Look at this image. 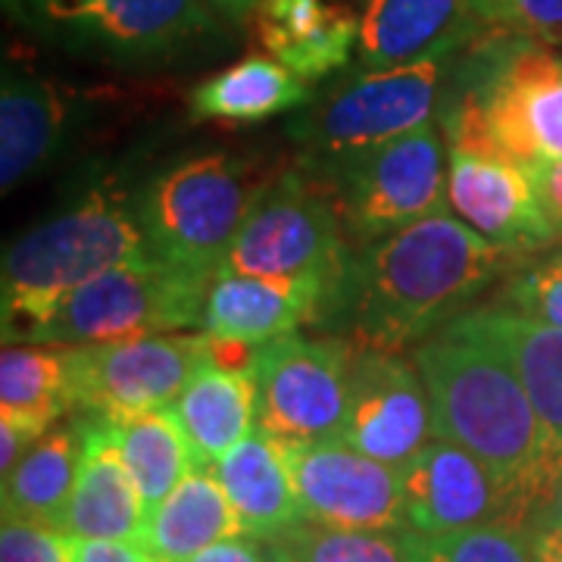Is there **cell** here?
<instances>
[{
    "label": "cell",
    "instance_id": "obj_28",
    "mask_svg": "<svg viewBox=\"0 0 562 562\" xmlns=\"http://www.w3.org/2000/svg\"><path fill=\"white\" fill-rule=\"evenodd\" d=\"M69 409H76L69 344H3L0 419L44 435Z\"/></svg>",
    "mask_w": 562,
    "mask_h": 562
},
{
    "label": "cell",
    "instance_id": "obj_2",
    "mask_svg": "<svg viewBox=\"0 0 562 562\" xmlns=\"http://www.w3.org/2000/svg\"><path fill=\"white\" fill-rule=\"evenodd\" d=\"M413 360L431 403L435 435L465 447L494 472L525 525L560 482L541 419L494 344L450 322L416 344Z\"/></svg>",
    "mask_w": 562,
    "mask_h": 562
},
{
    "label": "cell",
    "instance_id": "obj_15",
    "mask_svg": "<svg viewBox=\"0 0 562 562\" xmlns=\"http://www.w3.org/2000/svg\"><path fill=\"white\" fill-rule=\"evenodd\" d=\"M447 201L465 225L509 257L560 241L528 166L513 157L447 147Z\"/></svg>",
    "mask_w": 562,
    "mask_h": 562
},
{
    "label": "cell",
    "instance_id": "obj_20",
    "mask_svg": "<svg viewBox=\"0 0 562 562\" xmlns=\"http://www.w3.org/2000/svg\"><path fill=\"white\" fill-rule=\"evenodd\" d=\"M457 322L494 344L503 360L513 366L541 419L550 460L562 475V328L506 306L462 310Z\"/></svg>",
    "mask_w": 562,
    "mask_h": 562
},
{
    "label": "cell",
    "instance_id": "obj_18",
    "mask_svg": "<svg viewBox=\"0 0 562 562\" xmlns=\"http://www.w3.org/2000/svg\"><path fill=\"white\" fill-rule=\"evenodd\" d=\"M487 29L475 0H362L357 57L362 69L450 57Z\"/></svg>",
    "mask_w": 562,
    "mask_h": 562
},
{
    "label": "cell",
    "instance_id": "obj_14",
    "mask_svg": "<svg viewBox=\"0 0 562 562\" xmlns=\"http://www.w3.org/2000/svg\"><path fill=\"white\" fill-rule=\"evenodd\" d=\"M291 462L306 522L331 528H401V469L366 457L341 438L281 443Z\"/></svg>",
    "mask_w": 562,
    "mask_h": 562
},
{
    "label": "cell",
    "instance_id": "obj_23",
    "mask_svg": "<svg viewBox=\"0 0 562 562\" xmlns=\"http://www.w3.org/2000/svg\"><path fill=\"white\" fill-rule=\"evenodd\" d=\"M72 103L54 81L3 72L0 85V188L10 194L60 154Z\"/></svg>",
    "mask_w": 562,
    "mask_h": 562
},
{
    "label": "cell",
    "instance_id": "obj_35",
    "mask_svg": "<svg viewBox=\"0 0 562 562\" xmlns=\"http://www.w3.org/2000/svg\"><path fill=\"white\" fill-rule=\"evenodd\" d=\"M76 562H166L144 541L128 538H79Z\"/></svg>",
    "mask_w": 562,
    "mask_h": 562
},
{
    "label": "cell",
    "instance_id": "obj_17",
    "mask_svg": "<svg viewBox=\"0 0 562 562\" xmlns=\"http://www.w3.org/2000/svg\"><path fill=\"white\" fill-rule=\"evenodd\" d=\"M341 284L325 279H279L216 272L203 303V331L216 338L262 344L331 319Z\"/></svg>",
    "mask_w": 562,
    "mask_h": 562
},
{
    "label": "cell",
    "instance_id": "obj_3",
    "mask_svg": "<svg viewBox=\"0 0 562 562\" xmlns=\"http://www.w3.org/2000/svg\"><path fill=\"white\" fill-rule=\"evenodd\" d=\"M447 147L562 162V57L550 44L487 29L457 66L443 110Z\"/></svg>",
    "mask_w": 562,
    "mask_h": 562
},
{
    "label": "cell",
    "instance_id": "obj_1",
    "mask_svg": "<svg viewBox=\"0 0 562 562\" xmlns=\"http://www.w3.org/2000/svg\"><path fill=\"white\" fill-rule=\"evenodd\" d=\"M506 257L457 213L438 210L350 257L331 319L344 322L357 347L406 350L457 319Z\"/></svg>",
    "mask_w": 562,
    "mask_h": 562
},
{
    "label": "cell",
    "instance_id": "obj_31",
    "mask_svg": "<svg viewBox=\"0 0 562 562\" xmlns=\"http://www.w3.org/2000/svg\"><path fill=\"white\" fill-rule=\"evenodd\" d=\"M438 562H535L528 525L487 522L431 538Z\"/></svg>",
    "mask_w": 562,
    "mask_h": 562
},
{
    "label": "cell",
    "instance_id": "obj_34",
    "mask_svg": "<svg viewBox=\"0 0 562 562\" xmlns=\"http://www.w3.org/2000/svg\"><path fill=\"white\" fill-rule=\"evenodd\" d=\"M491 29L519 38L562 44V0H475Z\"/></svg>",
    "mask_w": 562,
    "mask_h": 562
},
{
    "label": "cell",
    "instance_id": "obj_29",
    "mask_svg": "<svg viewBox=\"0 0 562 562\" xmlns=\"http://www.w3.org/2000/svg\"><path fill=\"white\" fill-rule=\"evenodd\" d=\"M110 425L116 431L122 460L147 503V513L198 469L194 447L188 441L172 406L125 416V419H110Z\"/></svg>",
    "mask_w": 562,
    "mask_h": 562
},
{
    "label": "cell",
    "instance_id": "obj_12",
    "mask_svg": "<svg viewBox=\"0 0 562 562\" xmlns=\"http://www.w3.org/2000/svg\"><path fill=\"white\" fill-rule=\"evenodd\" d=\"M206 357L210 335L203 328L69 344L72 403L103 419L172 406Z\"/></svg>",
    "mask_w": 562,
    "mask_h": 562
},
{
    "label": "cell",
    "instance_id": "obj_10",
    "mask_svg": "<svg viewBox=\"0 0 562 562\" xmlns=\"http://www.w3.org/2000/svg\"><path fill=\"white\" fill-rule=\"evenodd\" d=\"M460 54L431 60L366 69L306 116L297 135L306 138L319 162L379 147L431 122L438 103L447 101Z\"/></svg>",
    "mask_w": 562,
    "mask_h": 562
},
{
    "label": "cell",
    "instance_id": "obj_38",
    "mask_svg": "<svg viewBox=\"0 0 562 562\" xmlns=\"http://www.w3.org/2000/svg\"><path fill=\"white\" fill-rule=\"evenodd\" d=\"M41 435L35 428H25L20 422L0 419V472H13V465L32 450V443L38 441Z\"/></svg>",
    "mask_w": 562,
    "mask_h": 562
},
{
    "label": "cell",
    "instance_id": "obj_19",
    "mask_svg": "<svg viewBox=\"0 0 562 562\" xmlns=\"http://www.w3.org/2000/svg\"><path fill=\"white\" fill-rule=\"evenodd\" d=\"M81 425V460L76 491L63 528L76 538H128L140 541L147 525V503L122 460L110 419L91 416Z\"/></svg>",
    "mask_w": 562,
    "mask_h": 562
},
{
    "label": "cell",
    "instance_id": "obj_21",
    "mask_svg": "<svg viewBox=\"0 0 562 562\" xmlns=\"http://www.w3.org/2000/svg\"><path fill=\"white\" fill-rule=\"evenodd\" d=\"M250 16L262 50L306 81L347 66L360 38V16L341 0H260Z\"/></svg>",
    "mask_w": 562,
    "mask_h": 562
},
{
    "label": "cell",
    "instance_id": "obj_27",
    "mask_svg": "<svg viewBox=\"0 0 562 562\" xmlns=\"http://www.w3.org/2000/svg\"><path fill=\"white\" fill-rule=\"evenodd\" d=\"M310 98L306 79L276 57H247L191 91V113L198 120L260 122L288 113Z\"/></svg>",
    "mask_w": 562,
    "mask_h": 562
},
{
    "label": "cell",
    "instance_id": "obj_26",
    "mask_svg": "<svg viewBox=\"0 0 562 562\" xmlns=\"http://www.w3.org/2000/svg\"><path fill=\"white\" fill-rule=\"evenodd\" d=\"M81 425H50L13 472L3 475V516L60 525L76 491Z\"/></svg>",
    "mask_w": 562,
    "mask_h": 562
},
{
    "label": "cell",
    "instance_id": "obj_42",
    "mask_svg": "<svg viewBox=\"0 0 562 562\" xmlns=\"http://www.w3.org/2000/svg\"><path fill=\"white\" fill-rule=\"evenodd\" d=\"M428 562H438V560H435V553H431V557H428Z\"/></svg>",
    "mask_w": 562,
    "mask_h": 562
},
{
    "label": "cell",
    "instance_id": "obj_6",
    "mask_svg": "<svg viewBox=\"0 0 562 562\" xmlns=\"http://www.w3.org/2000/svg\"><path fill=\"white\" fill-rule=\"evenodd\" d=\"M213 272L147 254L72 291L44 325L38 344H94L203 325Z\"/></svg>",
    "mask_w": 562,
    "mask_h": 562
},
{
    "label": "cell",
    "instance_id": "obj_39",
    "mask_svg": "<svg viewBox=\"0 0 562 562\" xmlns=\"http://www.w3.org/2000/svg\"><path fill=\"white\" fill-rule=\"evenodd\" d=\"M528 541H531L535 562H562L560 525L547 522V519H541V516H535V519L528 522Z\"/></svg>",
    "mask_w": 562,
    "mask_h": 562
},
{
    "label": "cell",
    "instance_id": "obj_33",
    "mask_svg": "<svg viewBox=\"0 0 562 562\" xmlns=\"http://www.w3.org/2000/svg\"><path fill=\"white\" fill-rule=\"evenodd\" d=\"M79 538L60 525L3 516L0 562H76Z\"/></svg>",
    "mask_w": 562,
    "mask_h": 562
},
{
    "label": "cell",
    "instance_id": "obj_16",
    "mask_svg": "<svg viewBox=\"0 0 562 562\" xmlns=\"http://www.w3.org/2000/svg\"><path fill=\"white\" fill-rule=\"evenodd\" d=\"M401 484L406 525L425 538L487 522L525 525L494 472L465 447L438 435L403 462Z\"/></svg>",
    "mask_w": 562,
    "mask_h": 562
},
{
    "label": "cell",
    "instance_id": "obj_9",
    "mask_svg": "<svg viewBox=\"0 0 562 562\" xmlns=\"http://www.w3.org/2000/svg\"><path fill=\"white\" fill-rule=\"evenodd\" d=\"M7 7L41 35L110 60H166L220 32L203 0H7Z\"/></svg>",
    "mask_w": 562,
    "mask_h": 562
},
{
    "label": "cell",
    "instance_id": "obj_7",
    "mask_svg": "<svg viewBox=\"0 0 562 562\" xmlns=\"http://www.w3.org/2000/svg\"><path fill=\"white\" fill-rule=\"evenodd\" d=\"M347 238L328 188L316 176L288 172L266 184L216 272L341 284L353 257Z\"/></svg>",
    "mask_w": 562,
    "mask_h": 562
},
{
    "label": "cell",
    "instance_id": "obj_25",
    "mask_svg": "<svg viewBox=\"0 0 562 562\" xmlns=\"http://www.w3.org/2000/svg\"><path fill=\"white\" fill-rule=\"evenodd\" d=\"M238 535H244L241 516L216 472L194 469L166 501L147 513L140 541L166 562H188L206 547Z\"/></svg>",
    "mask_w": 562,
    "mask_h": 562
},
{
    "label": "cell",
    "instance_id": "obj_13",
    "mask_svg": "<svg viewBox=\"0 0 562 562\" xmlns=\"http://www.w3.org/2000/svg\"><path fill=\"white\" fill-rule=\"evenodd\" d=\"M431 438V403L416 360H406L403 350L353 344L341 441L401 469Z\"/></svg>",
    "mask_w": 562,
    "mask_h": 562
},
{
    "label": "cell",
    "instance_id": "obj_40",
    "mask_svg": "<svg viewBox=\"0 0 562 562\" xmlns=\"http://www.w3.org/2000/svg\"><path fill=\"white\" fill-rule=\"evenodd\" d=\"M213 13H220V16H228V20H247L250 13H254V7L260 3V0H203Z\"/></svg>",
    "mask_w": 562,
    "mask_h": 562
},
{
    "label": "cell",
    "instance_id": "obj_32",
    "mask_svg": "<svg viewBox=\"0 0 562 562\" xmlns=\"http://www.w3.org/2000/svg\"><path fill=\"white\" fill-rule=\"evenodd\" d=\"M501 306L562 328V250L513 272L503 288Z\"/></svg>",
    "mask_w": 562,
    "mask_h": 562
},
{
    "label": "cell",
    "instance_id": "obj_30",
    "mask_svg": "<svg viewBox=\"0 0 562 562\" xmlns=\"http://www.w3.org/2000/svg\"><path fill=\"white\" fill-rule=\"evenodd\" d=\"M272 562H428L431 538L416 528H331L301 522L266 541Z\"/></svg>",
    "mask_w": 562,
    "mask_h": 562
},
{
    "label": "cell",
    "instance_id": "obj_41",
    "mask_svg": "<svg viewBox=\"0 0 562 562\" xmlns=\"http://www.w3.org/2000/svg\"><path fill=\"white\" fill-rule=\"evenodd\" d=\"M538 516L562 528V475H560V482H557V487H553V497L547 501V506H543Z\"/></svg>",
    "mask_w": 562,
    "mask_h": 562
},
{
    "label": "cell",
    "instance_id": "obj_22",
    "mask_svg": "<svg viewBox=\"0 0 562 562\" xmlns=\"http://www.w3.org/2000/svg\"><path fill=\"white\" fill-rule=\"evenodd\" d=\"M213 472L241 516L244 535L272 541L306 522L291 462L281 443L272 441L260 428L235 443L213 465Z\"/></svg>",
    "mask_w": 562,
    "mask_h": 562
},
{
    "label": "cell",
    "instance_id": "obj_11",
    "mask_svg": "<svg viewBox=\"0 0 562 562\" xmlns=\"http://www.w3.org/2000/svg\"><path fill=\"white\" fill-rule=\"evenodd\" d=\"M353 341L338 335H281L257 357V428L279 443L341 438Z\"/></svg>",
    "mask_w": 562,
    "mask_h": 562
},
{
    "label": "cell",
    "instance_id": "obj_8",
    "mask_svg": "<svg viewBox=\"0 0 562 562\" xmlns=\"http://www.w3.org/2000/svg\"><path fill=\"white\" fill-rule=\"evenodd\" d=\"M443 157L441 132L425 122L409 135L322 162L313 176L328 188L347 235L369 244L443 210Z\"/></svg>",
    "mask_w": 562,
    "mask_h": 562
},
{
    "label": "cell",
    "instance_id": "obj_5",
    "mask_svg": "<svg viewBox=\"0 0 562 562\" xmlns=\"http://www.w3.org/2000/svg\"><path fill=\"white\" fill-rule=\"evenodd\" d=\"M266 184L232 154H201L162 169L138 201L150 254L216 276Z\"/></svg>",
    "mask_w": 562,
    "mask_h": 562
},
{
    "label": "cell",
    "instance_id": "obj_37",
    "mask_svg": "<svg viewBox=\"0 0 562 562\" xmlns=\"http://www.w3.org/2000/svg\"><path fill=\"white\" fill-rule=\"evenodd\" d=\"M188 562H272V557H269L266 541L238 535V538H225V541L206 547Z\"/></svg>",
    "mask_w": 562,
    "mask_h": 562
},
{
    "label": "cell",
    "instance_id": "obj_24",
    "mask_svg": "<svg viewBox=\"0 0 562 562\" xmlns=\"http://www.w3.org/2000/svg\"><path fill=\"white\" fill-rule=\"evenodd\" d=\"M198 469L216 462L257 428V369L235 372L206 360L172 403Z\"/></svg>",
    "mask_w": 562,
    "mask_h": 562
},
{
    "label": "cell",
    "instance_id": "obj_4",
    "mask_svg": "<svg viewBox=\"0 0 562 562\" xmlns=\"http://www.w3.org/2000/svg\"><path fill=\"white\" fill-rule=\"evenodd\" d=\"M150 254L140 210L120 184H98L54 220L29 228L3 250V344H38L72 291Z\"/></svg>",
    "mask_w": 562,
    "mask_h": 562
},
{
    "label": "cell",
    "instance_id": "obj_36",
    "mask_svg": "<svg viewBox=\"0 0 562 562\" xmlns=\"http://www.w3.org/2000/svg\"><path fill=\"white\" fill-rule=\"evenodd\" d=\"M528 172H531V181L538 188L543 213L553 225L557 238L562 241V162H531Z\"/></svg>",
    "mask_w": 562,
    "mask_h": 562
}]
</instances>
